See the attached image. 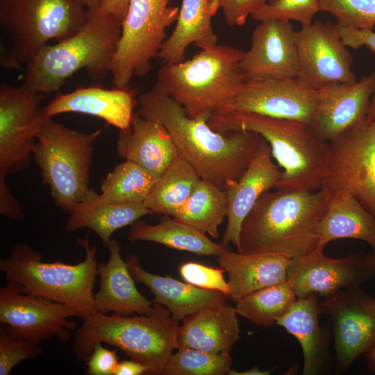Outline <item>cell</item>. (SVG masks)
<instances>
[{
	"instance_id": "cell-1",
	"label": "cell",
	"mask_w": 375,
	"mask_h": 375,
	"mask_svg": "<svg viewBox=\"0 0 375 375\" xmlns=\"http://www.w3.org/2000/svg\"><path fill=\"white\" fill-rule=\"evenodd\" d=\"M138 112L161 124L180 157L194 167L200 178L225 191L240 179L262 140L251 131L218 132L207 120L189 117L156 83L140 95Z\"/></svg>"
},
{
	"instance_id": "cell-2",
	"label": "cell",
	"mask_w": 375,
	"mask_h": 375,
	"mask_svg": "<svg viewBox=\"0 0 375 375\" xmlns=\"http://www.w3.org/2000/svg\"><path fill=\"white\" fill-rule=\"evenodd\" d=\"M263 193L244 220L237 251L269 253L293 260L318 246V228L330 194L324 188H276Z\"/></svg>"
},
{
	"instance_id": "cell-3",
	"label": "cell",
	"mask_w": 375,
	"mask_h": 375,
	"mask_svg": "<svg viewBox=\"0 0 375 375\" xmlns=\"http://www.w3.org/2000/svg\"><path fill=\"white\" fill-rule=\"evenodd\" d=\"M244 51L228 45L201 49L189 60L165 63L156 84L192 119L222 115L242 90L247 78L240 62Z\"/></svg>"
},
{
	"instance_id": "cell-4",
	"label": "cell",
	"mask_w": 375,
	"mask_h": 375,
	"mask_svg": "<svg viewBox=\"0 0 375 375\" xmlns=\"http://www.w3.org/2000/svg\"><path fill=\"white\" fill-rule=\"evenodd\" d=\"M208 123L215 131H251L269 144L281 176L275 188L317 190L322 187L330 156L329 142L319 140L309 125L247 112H231L211 117Z\"/></svg>"
},
{
	"instance_id": "cell-5",
	"label": "cell",
	"mask_w": 375,
	"mask_h": 375,
	"mask_svg": "<svg viewBox=\"0 0 375 375\" xmlns=\"http://www.w3.org/2000/svg\"><path fill=\"white\" fill-rule=\"evenodd\" d=\"M81 319L82 325L76 329L72 344L79 361L86 362L94 345L101 342L116 347L144 365L148 373L163 374L173 351L177 349L179 321L159 303H153L149 315L128 317L95 311Z\"/></svg>"
},
{
	"instance_id": "cell-6",
	"label": "cell",
	"mask_w": 375,
	"mask_h": 375,
	"mask_svg": "<svg viewBox=\"0 0 375 375\" xmlns=\"http://www.w3.org/2000/svg\"><path fill=\"white\" fill-rule=\"evenodd\" d=\"M122 33V22L87 10L83 26L72 36L46 45L27 65L22 84L40 94L58 91L81 69L94 79L110 72Z\"/></svg>"
},
{
	"instance_id": "cell-7",
	"label": "cell",
	"mask_w": 375,
	"mask_h": 375,
	"mask_svg": "<svg viewBox=\"0 0 375 375\" xmlns=\"http://www.w3.org/2000/svg\"><path fill=\"white\" fill-rule=\"evenodd\" d=\"M85 252L83 261L70 265L47 262L42 255L25 242L17 243L10 256L0 260V270L21 292L65 304L79 317L95 312L94 285L97 276V248L90 246L88 235L78 238Z\"/></svg>"
},
{
	"instance_id": "cell-8",
	"label": "cell",
	"mask_w": 375,
	"mask_h": 375,
	"mask_svg": "<svg viewBox=\"0 0 375 375\" xmlns=\"http://www.w3.org/2000/svg\"><path fill=\"white\" fill-rule=\"evenodd\" d=\"M74 0H0V64L28 65L51 40L61 42L85 24L87 10Z\"/></svg>"
},
{
	"instance_id": "cell-9",
	"label": "cell",
	"mask_w": 375,
	"mask_h": 375,
	"mask_svg": "<svg viewBox=\"0 0 375 375\" xmlns=\"http://www.w3.org/2000/svg\"><path fill=\"white\" fill-rule=\"evenodd\" d=\"M101 132L82 133L50 118L37 137L33 158L53 201L65 211L98 194L89 182L94 144Z\"/></svg>"
},
{
	"instance_id": "cell-10",
	"label": "cell",
	"mask_w": 375,
	"mask_h": 375,
	"mask_svg": "<svg viewBox=\"0 0 375 375\" xmlns=\"http://www.w3.org/2000/svg\"><path fill=\"white\" fill-rule=\"evenodd\" d=\"M169 0H130L111 64L115 88L128 87L133 75L142 77L151 69L167 38L166 29L177 20L179 8Z\"/></svg>"
},
{
	"instance_id": "cell-11",
	"label": "cell",
	"mask_w": 375,
	"mask_h": 375,
	"mask_svg": "<svg viewBox=\"0 0 375 375\" xmlns=\"http://www.w3.org/2000/svg\"><path fill=\"white\" fill-rule=\"evenodd\" d=\"M43 98L23 84L0 86V185L31 164L35 140L47 120L40 104Z\"/></svg>"
},
{
	"instance_id": "cell-12",
	"label": "cell",
	"mask_w": 375,
	"mask_h": 375,
	"mask_svg": "<svg viewBox=\"0 0 375 375\" xmlns=\"http://www.w3.org/2000/svg\"><path fill=\"white\" fill-rule=\"evenodd\" d=\"M322 188L352 194L375 218V119H365L331 141Z\"/></svg>"
},
{
	"instance_id": "cell-13",
	"label": "cell",
	"mask_w": 375,
	"mask_h": 375,
	"mask_svg": "<svg viewBox=\"0 0 375 375\" xmlns=\"http://www.w3.org/2000/svg\"><path fill=\"white\" fill-rule=\"evenodd\" d=\"M319 303L329 316L337 371H346L361 354L375 347V299L360 286L341 290Z\"/></svg>"
},
{
	"instance_id": "cell-14",
	"label": "cell",
	"mask_w": 375,
	"mask_h": 375,
	"mask_svg": "<svg viewBox=\"0 0 375 375\" xmlns=\"http://www.w3.org/2000/svg\"><path fill=\"white\" fill-rule=\"evenodd\" d=\"M79 317L73 308L50 299L24 294L8 283L0 289V322L13 337L40 343L55 337L67 342Z\"/></svg>"
},
{
	"instance_id": "cell-15",
	"label": "cell",
	"mask_w": 375,
	"mask_h": 375,
	"mask_svg": "<svg viewBox=\"0 0 375 375\" xmlns=\"http://www.w3.org/2000/svg\"><path fill=\"white\" fill-rule=\"evenodd\" d=\"M323 248L292 260L287 275L297 298L310 294L324 297L360 286L375 274L374 253L358 252L342 258L326 256Z\"/></svg>"
},
{
	"instance_id": "cell-16",
	"label": "cell",
	"mask_w": 375,
	"mask_h": 375,
	"mask_svg": "<svg viewBox=\"0 0 375 375\" xmlns=\"http://www.w3.org/2000/svg\"><path fill=\"white\" fill-rule=\"evenodd\" d=\"M317 98L318 90L299 77L249 79L241 92L222 114L231 112L254 113L310 125Z\"/></svg>"
},
{
	"instance_id": "cell-17",
	"label": "cell",
	"mask_w": 375,
	"mask_h": 375,
	"mask_svg": "<svg viewBox=\"0 0 375 375\" xmlns=\"http://www.w3.org/2000/svg\"><path fill=\"white\" fill-rule=\"evenodd\" d=\"M299 55L298 77L319 90L338 83H353L352 57L336 24L315 21L296 31Z\"/></svg>"
},
{
	"instance_id": "cell-18",
	"label": "cell",
	"mask_w": 375,
	"mask_h": 375,
	"mask_svg": "<svg viewBox=\"0 0 375 375\" xmlns=\"http://www.w3.org/2000/svg\"><path fill=\"white\" fill-rule=\"evenodd\" d=\"M247 80L265 77H298L299 55L296 31L290 21H260L252 33L251 46L240 62Z\"/></svg>"
},
{
	"instance_id": "cell-19",
	"label": "cell",
	"mask_w": 375,
	"mask_h": 375,
	"mask_svg": "<svg viewBox=\"0 0 375 375\" xmlns=\"http://www.w3.org/2000/svg\"><path fill=\"white\" fill-rule=\"evenodd\" d=\"M375 88V73L353 83L330 85L318 90L313 118L309 126L326 142L337 139L362 122L367 115Z\"/></svg>"
},
{
	"instance_id": "cell-20",
	"label": "cell",
	"mask_w": 375,
	"mask_h": 375,
	"mask_svg": "<svg viewBox=\"0 0 375 375\" xmlns=\"http://www.w3.org/2000/svg\"><path fill=\"white\" fill-rule=\"evenodd\" d=\"M271 149L262 138L246 170L240 179L226 190L227 197V226L222 243H231L240 247L242 224L260 196L275 187L281 171L272 160Z\"/></svg>"
},
{
	"instance_id": "cell-21",
	"label": "cell",
	"mask_w": 375,
	"mask_h": 375,
	"mask_svg": "<svg viewBox=\"0 0 375 375\" xmlns=\"http://www.w3.org/2000/svg\"><path fill=\"white\" fill-rule=\"evenodd\" d=\"M136 103L135 91L129 87L107 90L92 86L58 94L43 107V111L46 119L65 112H76L99 117L125 131L131 127Z\"/></svg>"
},
{
	"instance_id": "cell-22",
	"label": "cell",
	"mask_w": 375,
	"mask_h": 375,
	"mask_svg": "<svg viewBox=\"0 0 375 375\" xmlns=\"http://www.w3.org/2000/svg\"><path fill=\"white\" fill-rule=\"evenodd\" d=\"M107 247L108 261L97 265L100 287L94 294L95 311L103 314L113 312L119 315L151 314L153 302L137 289L128 265L122 258L119 242L111 238Z\"/></svg>"
},
{
	"instance_id": "cell-23",
	"label": "cell",
	"mask_w": 375,
	"mask_h": 375,
	"mask_svg": "<svg viewBox=\"0 0 375 375\" xmlns=\"http://www.w3.org/2000/svg\"><path fill=\"white\" fill-rule=\"evenodd\" d=\"M117 151L121 158L138 164L156 178L180 157L166 128L138 112L133 115L131 127L119 131Z\"/></svg>"
},
{
	"instance_id": "cell-24",
	"label": "cell",
	"mask_w": 375,
	"mask_h": 375,
	"mask_svg": "<svg viewBox=\"0 0 375 375\" xmlns=\"http://www.w3.org/2000/svg\"><path fill=\"white\" fill-rule=\"evenodd\" d=\"M238 315L235 306L226 301L186 317L177 329V349L230 353L240 338Z\"/></svg>"
},
{
	"instance_id": "cell-25",
	"label": "cell",
	"mask_w": 375,
	"mask_h": 375,
	"mask_svg": "<svg viewBox=\"0 0 375 375\" xmlns=\"http://www.w3.org/2000/svg\"><path fill=\"white\" fill-rule=\"evenodd\" d=\"M228 274L230 296L234 301L265 287L284 282L292 259L276 253H245L230 249L217 258Z\"/></svg>"
},
{
	"instance_id": "cell-26",
	"label": "cell",
	"mask_w": 375,
	"mask_h": 375,
	"mask_svg": "<svg viewBox=\"0 0 375 375\" xmlns=\"http://www.w3.org/2000/svg\"><path fill=\"white\" fill-rule=\"evenodd\" d=\"M135 281L149 288L159 303L169 310L178 321L208 306L226 302V296L217 290L202 289L171 276L153 274L141 267L135 255L126 260Z\"/></svg>"
},
{
	"instance_id": "cell-27",
	"label": "cell",
	"mask_w": 375,
	"mask_h": 375,
	"mask_svg": "<svg viewBox=\"0 0 375 375\" xmlns=\"http://www.w3.org/2000/svg\"><path fill=\"white\" fill-rule=\"evenodd\" d=\"M319 315L317 295L310 294L297 298L276 322L298 340L303 353V375L325 372L329 362L328 331L319 326Z\"/></svg>"
},
{
	"instance_id": "cell-28",
	"label": "cell",
	"mask_w": 375,
	"mask_h": 375,
	"mask_svg": "<svg viewBox=\"0 0 375 375\" xmlns=\"http://www.w3.org/2000/svg\"><path fill=\"white\" fill-rule=\"evenodd\" d=\"M318 247L342 238L362 240L375 251V218L350 193L342 191L330 195L326 210L318 228Z\"/></svg>"
},
{
	"instance_id": "cell-29",
	"label": "cell",
	"mask_w": 375,
	"mask_h": 375,
	"mask_svg": "<svg viewBox=\"0 0 375 375\" xmlns=\"http://www.w3.org/2000/svg\"><path fill=\"white\" fill-rule=\"evenodd\" d=\"M208 0H182L176 26L163 42L158 58L165 63L184 60L188 47L194 44L201 49L217 44Z\"/></svg>"
},
{
	"instance_id": "cell-30",
	"label": "cell",
	"mask_w": 375,
	"mask_h": 375,
	"mask_svg": "<svg viewBox=\"0 0 375 375\" xmlns=\"http://www.w3.org/2000/svg\"><path fill=\"white\" fill-rule=\"evenodd\" d=\"M169 215H163L157 224H148L137 220L131 227L128 240L153 242L171 249L194 253L199 256H216L229 248L223 243H216L205 233Z\"/></svg>"
},
{
	"instance_id": "cell-31",
	"label": "cell",
	"mask_w": 375,
	"mask_h": 375,
	"mask_svg": "<svg viewBox=\"0 0 375 375\" xmlns=\"http://www.w3.org/2000/svg\"><path fill=\"white\" fill-rule=\"evenodd\" d=\"M69 213L66 230L88 228L98 235L106 247L117 230L131 226L144 215H154L144 203L92 205L85 202L78 204Z\"/></svg>"
},
{
	"instance_id": "cell-32",
	"label": "cell",
	"mask_w": 375,
	"mask_h": 375,
	"mask_svg": "<svg viewBox=\"0 0 375 375\" xmlns=\"http://www.w3.org/2000/svg\"><path fill=\"white\" fill-rule=\"evenodd\" d=\"M226 191L200 178L185 203L172 217L218 238V228L227 215Z\"/></svg>"
},
{
	"instance_id": "cell-33",
	"label": "cell",
	"mask_w": 375,
	"mask_h": 375,
	"mask_svg": "<svg viewBox=\"0 0 375 375\" xmlns=\"http://www.w3.org/2000/svg\"><path fill=\"white\" fill-rule=\"evenodd\" d=\"M199 179L194 167L179 157L158 178L144 204L153 214L172 217L188 200Z\"/></svg>"
},
{
	"instance_id": "cell-34",
	"label": "cell",
	"mask_w": 375,
	"mask_h": 375,
	"mask_svg": "<svg viewBox=\"0 0 375 375\" xmlns=\"http://www.w3.org/2000/svg\"><path fill=\"white\" fill-rule=\"evenodd\" d=\"M157 179L138 164L125 160L102 181L101 193L85 202L92 205L144 203Z\"/></svg>"
},
{
	"instance_id": "cell-35",
	"label": "cell",
	"mask_w": 375,
	"mask_h": 375,
	"mask_svg": "<svg viewBox=\"0 0 375 375\" xmlns=\"http://www.w3.org/2000/svg\"><path fill=\"white\" fill-rule=\"evenodd\" d=\"M297 297L288 281L250 293L236 301L238 315L261 326H271L284 316Z\"/></svg>"
},
{
	"instance_id": "cell-36",
	"label": "cell",
	"mask_w": 375,
	"mask_h": 375,
	"mask_svg": "<svg viewBox=\"0 0 375 375\" xmlns=\"http://www.w3.org/2000/svg\"><path fill=\"white\" fill-rule=\"evenodd\" d=\"M229 352L210 353L194 349H177L165 367V375H224L231 369Z\"/></svg>"
},
{
	"instance_id": "cell-37",
	"label": "cell",
	"mask_w": 375,
	"mask_h": 375,
	"mask_svg": "<svg viewBox=\"0 0 375 375\" xmlns=\"http://www.w3.org/2000/svg\"><path fill=\"white\" fill-rule=\"evenodd\" d=\"M320 12L332 15L338 25L356 29L375 28V0H317Z\"/></svg>"
},
{
	"instance_id": "cell-38",
	"label": "cell",
	"mask_w": 375,
	"mask_h": 375,
	"mask_svg": "<svg viewBox=\"0 0 375 375\" xmlns=\"http://www.w3.org/2000/svg\"><path fill=\"white\" fill-rule=\"evenodd\" d=\"M318 12L317 0H269L251 17L260 22L269 18L294 20L303 26L310 24Z\"/></svg>"
},
{
	"instance_id": "cell-39",
	"label": "cell",
	"mask_w": 375,
	"mask_h": 375,
	"mask_svg": "<svg viewBox=\"0 0 375 375\" xmlns=\"http://www.w3.org/2000/svg\"><path fill=\"white\" fill-rule=\"evenodd\" d=\"M42 353L39 343L30 340L17 338L0 328V375H9L20 362L33 359Z\"/></svg>"
},
{
	"instance_id": "cell-40",
	"label": "cell",
	"mask_w": 375,
	"mask_h": 375,
	"mask_svg": "<svg viewBox=\"0 0 375 375\" xmlns=\"http://www.w3.org/2000/svg\"><path fill=\"white\" fill-rule=\"evenodd\" d=\"M178 270L185 282L202 289L219 291L226 297L230 296V287L223 274L225 271L221 267L186 262L181 265Z\"/></svg>"
},
{
	"instance_id": "cell-41",
	"label": "cell",
	"mask_w": 375,
	"mask_h": 375,
	"mask_svg": "<svg viewBox=\"0 0 375 375\" xmlns=\"http://www.w3.org/2000/svg\"><path fill=\"white\" fill-rule=\"evenodd\" d=\"M209 10L215 16L219 8L226 23L231 27L243 26L249 15L260 10L266 0H208Z\"/></svg>"
},
{
	"instance_id": "cell-42",
	"label": "cell",
	"mask_w": 375,
	"mask_h": 375,
	"mask_svg": "<svg viewBox=\"0 0 375 375\" xmlns=\"http://www.w3.org/2000/svg\"><path fill=\"white\" fill-rule=\"evenodd\" d=\"M96 343L92 351L86 361L88 375H114L119 363V357L116 350L109 349Z\"/></svg>"
},
{
	"instance_id": "cell-43",
	"label": "cell",
	"mask_w": 375,
	"mask_h": 375,
	"mask_svg": "<svg viewBox=\"0 0 375 375\" xmlns=\"http://www.w3.org/2000/svg\"><path fill=\"white\" fill-rule=\"evenodd\" d=\"M344 44L348 47L358 49L366 47L375 53V28L373 29H356L344 27L336 24Z\"/></svg>"
},
{
	"instance_id": "cell-44",
	"label": "cell",
	"mask_w": 375,
	"mask_h": 375,
	"mask_svg": "<svg viewBox=\"0 0 375 375\" xmlns=\"http://www.w3.org/2000/svg\"><path fill=\"white\" fill-rule=\"evenodd\" d=\"M129 2L130 0H101L97 11L122 22L126 15Z\"/></svg>"
},
{
	"instance_id": "cell-45",
	"label": "cell",
	"mask_w": 375,
	"mask_h": 375,
	"mask_svg": "<svg viewBox=\"0 0 375 375\" xmlns=\"http://www.w3.org/2000/svg\"><path fill=\"white\" fill-rule=\"evenodd\" d=\"M148 373V368L143 364L133 359L119 362L114 375H141Z\"/></svg>"
},
{
	"instance_id": "cell-46",
	"label": "cell",
	"mask_w": 375,
	"mask_h": 375,
	"mask_svg": "<svg viewBox=\"0 0 375 375\" xmlns=\"http://www.w3.org/2000/svg\"><path fill=\"white\" fill-rule=\"evenodd\" d=\"M269 374L270 371L260 370L257 366L243 372H238L231 369L228 373V375H268Z\"/></svg>"
},
{
	"instance_id": "cell-47",
	"label": "cell",
	"mask_w": 375,
	"mask_h": 375,
	"mask_svg": "<svg viewBox=\"0 0 375 375\" xmlns=\"http://www.w3.org/2000/svg\"><path fill=\"white\" fill-rule=\"evenodd\" d=\"M84 7H86V10L90 11H97L100 6L101 0H74Z\"/></svg>"
},
{
	"instance_id": "cell-48",
	"label": "cell",
	"mask_w": 375,
	"mask_h": 375,
	"mask_svg": "<svg viewBox=\"0 0 375 375\" xmlns=\"http://www.w3.org/2000/svg\"><path fill=\"white\" fill-rule=\"evenodd\" d=\"M375 73V72H374ZM367 119L374 120L375 119V88L373 92V94L371 97L369 106L368 108Z\"/></svg>"
},
{
	"instance_id": "cell-49",
	"label": "cell",
	"mask_w": 375,
	"mask_h": 375,
	"mask_svg": "<svg viewBox=\"0 0 375 375\" xmlns=\"http://www.w3.org/2000/svg\"><path fill=\"white\" fill-rule=\"evenodd\" d=\"M366 354L369 367L375 372V347L370 349Z\"/></svg>"
},
{
	"instance_id": "cell-50",
	"label": "cell",
	"mask_w": 375,
	"mask_h": 375,
	"mask_svg": "<svg viewBox=\"0 0 375 375\" xmlns=\"http://www.w3.org/2000/svg\"><path fill=\"white\" fill-rule=\"evenodd\" d=\"M373 253H374V258H375V251H373Z\"/></svg>"
}]
</instances>
